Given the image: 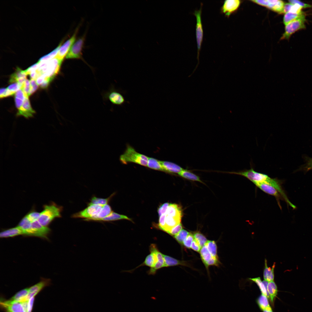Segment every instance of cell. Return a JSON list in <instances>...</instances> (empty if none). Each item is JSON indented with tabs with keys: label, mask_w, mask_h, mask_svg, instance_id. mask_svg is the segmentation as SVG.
<instances>
[{
	"label": "cell",
	"mask_w": 312,
	"mask_h": 312,
	"mask_svg": "<svg viewBox=\"0 0 312 312\" xmlns=\"http://www.w3.org/2000/svg\"><path fill=\"white\" fill-rule=\"evenodd\" d=\"M51 231L50 228L42 225L37 220L31 222L30 228L26 233L25 235L38 237L48 239V236Z\"/></svg>",
	"instance_id": "cell-3"
},
{
	"label": "cell",
	"mask_w": 312,
	"mask_h": 312,
	"mask_svg": "<svg viewBox=\"0 0 312 312\" xmlns=\"http://www.w3.org/2000/svg\"><path fill=\"white\" fill-rule=\"evenodd\" d=\"M194 239L193 235L192 233H189L183 241V244L187 248H190Z\"/></svg>",
	"instance_id": "cell-40"
},
{
	"label": "cell",
	"mask_w": 312,
	"mask_h": 312,
	"mask_svg": "<svg viewBox=\"0 0 312 312\" xmlns=\"http://www.w3.org/2000/svg\"><path fill=\"white\" fill-rule=\"evenodd\" d=\"M166 215L163 214L160 216L159 220L158 227L159 229L163 231L165 225V220Z\"/></svg>",
	"instance_id": "cell-50"
},
{
	"label": "cell",
	"mask_w": 312,
	"mask_h": 312,
	"mask_svg": "<svg viewBox=\"0 0 312 312\" xmlns=\"http://www.w3.org/2000/svg\"><path fill=\"white\" fill-rule=\"evenodd\" d=\"M307 162L303 168V170L307 172L312 169V158H307Z\"/></svg>",
	"instance_id": "cell-51"
},
{
	"label": "cell",
	"mask_w": 312,
	"mask_h": 312,
	"mask_svg": "<svg viewBox=\"0 0 312 312\" xmlns=\"http://www.w3.org/2000/svg\"><path fill=\"white\" fill-rule=\"evenodd\" d=\"M205 245L212 257L218 258L217 255V247L215 242L214 241L207 240Z\"/></svg>",
	"instance_id": "cell-34"
},
{
	"label": "cell",
	"mask_w": 312,
	"mask_h": 312,
	"mask_svg": "<svg viewBox=\"0 0 312 312\" xmlns=\"http://www.w3.org/2000/svg\"><path fill=\"white\" fill-rule=\"evenodd\" d=\"M253 183L257 187L264 192L275 197L278 201L279 205L281 207L279 200H283L284 199L276 189L272 185L266 183Z\"/></svg>",
	"instance_id": "cell-12"
},
{
	"label": "cell",
	"mask_w": 312,
	"mask_h": 312,
	"mask_svg": "<svg viewBox=\"0 0 312 312\" xmlns=\"http://www.w3.org/2000/svg\"><path fill=\"white\" fill-rule=\"evenodd\" d=\"M240 3L239 0H225L221 8V12L226 16L229 17L238 9Z\"/></svg>",
	"instance_id": "cell-14"
},
{
	"label": "cell",
	"mask_w": 312,
	"mask_h": 312,
	"mask_svg": "<svg viewBox=\"0 0 312 312\" xmlns=\"http://www.w3.org/2000/svg\"><path fill=\"white\" fill-rule=\"evenodd\" d=\"M20 235H23L22 231L18 226L5 230L0 233L1 238L12 237Z\"/></svg>",
	"instance_id": "cell-21"
},
{
	"label": "cell",
	"mask_w": 312,
	"mask_h": 312,
	"mask_svg": "<svg viewBox=\"0 0 312 312\" xmlns=\"http://www.w3.org/2000/svg\"><path fill=\"white\" fill-rule=\"evenodd\" d=\"M34 296L31 298L28 301L27 312H31L34 300Z\"/></svg>",
	"instance_id": "cell-53"
},
{
	"label": "cell",
	"mask_w": 312,
	"mask_h": 312,
	"mask_svg": "<svg viewBox=\"0 0 312 312\" xmlns=\"http://www.w3.org/2000/svg\"><path fill=\"white\" fill-rule=\"evenodd\" d=\"M0 305L6 311L12 312H26L24 309L22 302L10 300L1 301Z\"/></svg>",
	"instance_id": "cell-13"
},
{
	"label": "cell",
	"mask_w": 312,
	"mask_h": 312,
	"mask_svg": "<svg viewBox=\"0 0 312 312\" xmlns=\"http://www.w3.org/2000/svg\"><path fill=\"white\" fill-rule=\"evenodd\" d=\"M62 62L56 57L47 61V70L44 74L46 77L50 81L53 79L59 71Z\"/></svg>",
	"instance_id": "cell-9"
},
{
	"label": "cell",
	"mask_w": 312,
	"mask_h": 312,
	"mask_svg": "<svg viewBox=\"0 0 312 312\" xmlns=\"http://www.w3.org/2000/svg\"><path fill=\"white\" fill-rule=\"evenodd\" d=\"M161 163L164 171L170 173L178 174L183 169L179 165L171 162L161 161Z\"/></svg>",
	"instance_id": "cell-17"
},
{
	"label": "cell",
	"mask_w": 312,
	"mask_h": 312,
	"mask_svg": "<svg viewBox=\"0 0 312 312\" xmlns=\"http://www.w3.org/2000/svg\"><path fill=\"white\" fill-rule=\"evenodd\" d=\"M305 19H300L293 21L285 25V31L281 39H288L291 36L297 31L305 28Z\"/></svg>",
	"instance_id": "cell-6"
},
{
	"label": "cell",
	"mask_w": 312,
	"mask_h": 312,
	"mask_svg": "<svg viewBox=\"0 0 312 312\" xmlns=\"http://www.w3.org/2000/svg\"><path fill=\"white\" fill-rule=\"evenodd\" d=\"M121 219H126L131 221V219L125 216L112 212L108 216L104 218L97 220L96 221L109 222Z\"/></svg>",
	"instance_id": "cell-26"
},
{
	"label": "cell",
	"mask_w": 312,
	"mask_h": 312,
	"mask_svg": "<svg viewBox=\"0 0 312 312\" xmlns=\"http://www.w3.org/2000/svg\"><path fill=\"white\" fill-rule=\"evenodd\" d=\"M62 209V206L55 203L44 205L38 221L42 225L47 226L54 218L61 217V213Z\"/></svg>",
	"instance_id": "cell-2"
},
{
	"label": "cell",
	"mask_w": 312,
	"mask_h": 312,
	"mask_svg": "<svg viewBox=\"0 0 312 312\" xmlns=\"http://www.w3.org/2000/svg\"><path fill=\"white\" fill-rule=\"evenodd\" d=\"M164 267H165L164 264L159 261H157L153 267L150 268L148 271L147 273L149 275H154L156 273L157 270Z\"/></svg>",
	"instance_id": "cell-39"
},
{
	"label": "cell",
	"mask_w": 312,
	"mask_h": 312,
	"mask_svg": "<svg viewBox=\"0 0 312 312\" xmlns=\"http://www.w3.org/2000/svg\"><path fill=\"white\" fill-rule=\"evenodd\" d=\"M31 88L29 93V95H31L34 93L37 89L38 88V85L35 79H31L30 81Z\"/></svg>",
	"instance_id": "cell-49"
},
{
	"label": "cell",
	"mask_w": 312,
	"mask_h": 312,
	"mask_svg": "<svg viewBox=\"0 0 312 312\" xmlns=\"http://www.w3.org/2000/svg\"><path fill=\"white\" fill-rule=\"evenodd\" d=\"M6 312H11V311H7V310H6Z\"/></svg>",
	"instance_id": "cell-58"
},
{
	"label": "cell",
	"mask_w": 312,
	"mask_h": 312,
	"mask_svg": "<svg viewBox=\"0 0 312 312\" xmlns=\"http://www.w3.org/2000/svg\"><path fill=\"white\" fill-rule=\"evenodd\" d=\"M289 3L293 4H297L302 8H306L312 7V6L310 5L304 3L301 1L297 0H289Z\"/></svg>",
	"instance_id": "cell-48"
},
{
	"label": "cell",
	"mask_w": 312,
	"mask_h": 312,
	"mask_svg": "<svg viewBox=\"0 0 312 312\" xmlns=\"http://www.w3.org/2000/svg\"><path fill=\"white\" fill-rule=\"evenodd\" d=\"M182 229V225L181 223L171 229L168 233L171 236H174L178 234Z\"/></svg>",
	"instance_id": "cell-42"
},
{
	"label": "cell",
	"mask_w": 312,
	"mask_h": 312,
	"mask_svg": "<svg viewBox=\"0 0 312 312\" xmlns=\"http://www.w3.org/2000/svg\"><path fill=\"white\" fill-rule=\"evenodd\" d=\"M249 279L257 285L261 291V294L264 295L268 298L267 291V286L268 282L265 280L261 281L260 277L249 278Z\"/></svg>",
	"instance_id": "cell-25"
},
{
	"label": "cell",
	"mask_w": 312,
	"mask_h": 312,
	"mask_svg": "<svg viewBox=\"0 0 312 312\" xmlns=\"http://www.w3.org/2000/svg\"><path fill=\"white\" fill-rule=\"evenodd\" d=\"M165 267L176 266L179 265H185L187 263L185 262L177 260L170 256L164 255Z\"/></svg>",
	"instance_id": "cell-27"
},
{
	"label": "cell",
	"mask_w": 312,
	"mask_h": 312,
	"mask_svg": "<svg viewBox=\"0 0 312 312\" xmlns=\"http://www.w3.org/2000/svg\"><path fill=\"white\" fill-rule=\"evenodd\" d=\"M202 4L199 10H195L194 14L196 17V36L197 47V59L198 60L199 53L203 38V30L201 21Z\"/></svg>",
	"instance_id": "cell-5"
},
{
	"label": "cell",
	"mask_w": 312,
	"mask_h": 312,
	"mask_svg": "<svg viewBox=\"0 0 312 312\" xmlns=\"http://www.w3.org/2000/svg\"><path fill=\"white\" fill-rule=\"evenodd\" d=\"M148 158L145 155L137 152L131 146L127 145L124 153L120 156V160L123 164L132 162L147 166Z\"/></svg>",
	"instance_id": "cell-1"
},
{
	"label": "cell",
	"mask_w": 312,
	"mask_h": 312,
	"mask_svg": "<svg viewBox=\"0 0 312 312\" xmlns=\"http://www.w3.org/2000/svg\"><path fill=\"white\" fill-rule=\"evenodd\" d=\"M219 263L220 262L218 258L212 256L210 259L206 263L205 265L207 268L209 266H218Z\"/></svg>",
	"instance_id": "cell-47"
},
{
	"label": "cell",
	"mask_w": 312,
	"mask_h": 312,
	"mask_svg": "<svg viewBox=\"0 0 312 312\" xmlns=\"http://www.w3.org/2000/svg\"><path fill=\"white\" fill-rule=\"evenodd\" d=\"M27 75L25 70L17 68L16 71L11 75L9 82L12 83L18 82L22 86L26 79Z\"/></svg>",
	"instance_id": "cell-16"
},
{
	"label": "cell",
	"mask_w": 312,
	"mask_h": 312,
	"mask_svg": "<svg viewBox=\"0 0 312 312\" xmlns=\"http://www.w3.org/2000/svg\"><path fill=\"white\" fill-rule=\"evenodd\" d=\"M300 19H305V14L303 12L298 13L289 12L285 14L283 22L286 25L291 22Z\"/></svg>",
	"instance_id": "cell-18"
},
{
	"label": "cell",
	"mask_w": 312,
	"mask_h": 312,
	"mask_svg": "<svg viewBox=\"0 0 312 312\" xmlns=\"http://www.w3.org/2000/svg\"><path fill=\"white\" fill-rule=\"evenodd\" d=\"M200 252L202 260L205 265L212 256L205 245L201 248Z\"/></svg>",
	"instance_id": "cell-36"
},
{
	"label": "cell",
	"mask_w": 312,
	"mask_h": 312,
	"mask_svg": "<svg viewBox=\"0 0 312 312\" xmlns=\"http://www.w3.org/2000/svg\"><path fill=\"white\" fill-rule=\"evenodd\" d=\"M252 1L259 5L266 7L279 14H283L285 4L282 1L279 0H256Z\"/></svg>",
	"instance_id": "cell-7"
},
{
	"label": "cell",
	"mask_w": 312,
	"mask_h": 312,
	"mask_svg": "<svg viewBox=\"0 0 312 312\" xmlns=\"http://www.w3.org/2000/svg\"><path fill=\"white\" fill-rule=\"evenodd\" d=\"M109 99L112 103L117 105H121L127 102L120 92L115 90H113L109 93Z\"/></svg>",
	"instance_id": "cell-20"
},
{
	"label": "cell",
	"mask_w": 312,
	"mask_h": 312,
	"mask_svg": "<svg viewBox=\"0 0 312 312\" xmlns=\"http://www.w3.org/2000/svg\"><path fill=\"white\" fill-rule=\"evenodd\" d=\"M31 85L30 81L26 79L22 87L21 88L25 94L27 96H29Z\"/></svg>",
	"instance_id": "cell-43"
},
{
	"label": "cell",
	"mask_w": 312,
	"mask_h": 312,
	"mask_svg": "<svg viewBox=\"0 0 312 312\" xmlns=\"http://www.w3.org/2000/svg\"><path fill=\"white\" fill-rule=\"evenodd\" d=\"M114 194H112L109 197L105 198H98L93 196L91 198L90 201L88 203V205H96L103 206L107 204Z\"/></svg>",
	"instance_id": "cell-29"
},
{
	"label": "cell",
	"mask_w": 312,
	"mask_h": 312,
	"mask_svg": "<svg viewBox=\"0 0 312 312\" xmlns=\"http://www.w3.org/2000/svg\"><path fill=\"white\" fill-rule=\"evenodd\" d=\"M191 248L197 252H200L201 249L198 243L194 239L192 243Z\"/></svg>",
	"instance_id": "cell-52"
},
{
	"label": "cell",
	"mask_w": 312,
	"mask_h": 312,
	"mask_svg": "<svg viewBox=\"0 0 312 312\" xmlns=\"http://www.w3.org/2000/svg\"><path fill=\"white\" fill-rule=\"evenodd\" d=\"M84 36L80 37L74 43L66 56L67 59H81L85 39Z\"/></svg>",
	"instance_id": "cell-8"
},
{
	"label": "cell",
	"mask_w": 312,
	"mask_h": 312,
	"mask_svg": "<svg viewBox=\"0 0 312 312\" xmlns=\"http://www.w3.org/2000/svg\"><path fill=\"white\" fill-rule=\"evenodd\" d=\"M62 44V42H61L58 46L53 51L41 58L39 59L38 62H41L48 61L55 57L58 54Z\"/></svg>",
	"instance_id": "cell-35"
},
{
	"label": "cell",
	"mask_w": 312,
	"mask_h": 312,
	"mask_svg": "<svg viewBox=\"0 0 312 312\" xmlns=\"http://www.w3.org/2000/svg\"><path fill=\"white\" fill-rule=\"evenodd\" d=\"M147 167L152 169L164 171L161 161L153 158H148Z\"/></svg>",
	"instance_id": "cell-31"
},
{
	"label": "cell",
	"mask_w": 312,
	"mask_h": 312,
	"mask_svg": "<svg viewBox=\"0 0 312 312\" xmlns=\"http://www.w3.org/2000/svg\"><path fill=\"white\" fill-rule=\"evenodd\" d=\"M165 214L172 217H182L183 216L181 207L175 204H170Z\"/></svg>",
	"instance_id": "cell-19"
},
{
	"label": "cell",
	"mask_w": 312,
	"mask_h": 312,
	"mask_svg": "<svg viewBox=\"0 0 312 312\" xmlns=\"http://www.w3.org/2000/svg\"><path fill=\"white\" fill-rule=\"evenodd\" d=\"M267 291L268 298L273 304L278 292L277 285L273 281L268 282L267 286Z\"/></svg>",
	"instance_id": "cell-23"
},
{
	"label": "cell",
	"mask_w": 312,
	"mask_h": 312,
	"mask_svg": "<svg viewBox=\"0 0 312 312\" xmlns=\"http://www.w3.org/2000/svg\"><path fill=\"white\" fill-rule=\"evenodd\" d=\"M103 206L96 205H88V207L83 210L73 214L72 217L84 218V220L88 221L94 218L100 211Z\"/></svg>",
	"instance_id": "cell-4"
},
{
	"label": "cell",
	"mask_w": 312,
	"mask_h": 312,
	"mask_svg": "<svg viewBox=\"0 0 312 312\" xmlns=\"http://www.w3.org/2000/svg\"><path fill=\"white\" fill-rule=\"evenodd\" d=\"M35 113V111L31 106L28 96H26L22 106L18 110L17 115L22 116L26 118H29L32 116Z\"/></svg>",
	"instance_id": "cell-15"
},
{
	"label": "cell",
	"mask_w": 312,
	"mask_h": 312,
	"mask_svg": "<svg viewBox=\"0 0 312 312\" xmlns=\"http://www.w3.org/2000/svg\"><path fill=\"white\" fill-rule=\"evenodd\" d=\"M29 292V288H27L18 291L10 300L18 302L25 301V299Z\"/></svg>",
	"instance_id": "cell-30"
},
{
	"label": "cell",
	"mask_w": 312,
	"mask_h": 312,
	"mask_svg": "<svg viewBox=\"0 0 312 312\" xmlns=\"http://www.w3.org/2000/svg\"><path fill=\"white\" fill-rule=\"evenodd\" d=\"M50 283V279L42 278L40 282L29 288V292L25 301H28L31 298L35 296L44 288L48 286Z\"/></svg>",
	"instance_id": "cell-11"
},
{
	"label": "cell",
	"mask_w": 312,
	"mask_h": 312,
	"mask_svg": "<svg viewBox=\"0 0 312 312\" xmlns=\"http://www.w3.org/2000/svg\"><path fill=\"white\" fill-rule=\"evenodd\" d=\"M38 68V62L34 64V65L31 66L27 69L25 70L26 73L27 75L29 74V73L31 71L37 70Z\"/></svg>",
	"instance_id": "cell-54"
},
{
	"label": "cell",
	"mask_w": 312,
	"mask_h": 312,
	"mask_svg": "<svg viewBox=\"0 0 312 312\" xmlns=\"http://www.w3.org/2000/svg\"><path fill=\"white\" fill-rule=\"evenodd\" d=\"M267 298V296L261 294L257 300V303L262 311L271 308Z\"/></svg>",
	"instance_id": "cell-33"
},
{
	"label": "cell",
	"mask_w": 312,
	"mask_h": 312,
	"mask_svg": "<svg viewBox=\"0 0 312 312\" xmlns=\"http://www.w3.org/2000/svg\"><path fill=\"white\" fill-rule=\"evenodd\" d=\"M46 78L45 75L43 74L38 77L36 79V81L38 85L40 86L44 81Z\"/></svg>",
	"instance_id": "cell-56"
},
{
	"label": "cell",
	"mask_w": 312,
	"mask_h": 312,
	"mask_svg": "<svg viewBox=\"0 0 312 312\" xmlns=\"http://www.w3.org/2000/svg\"><path fill=\"white\" fill-rule=\"evenodd\" d=\"M275 265V263H274L272 268L268 267L267 260L265 259V267L263 273L264 280L268 282L273 281L274 278V270Z\"/></svg>",
	"instance_id": "cell-22"
},
{
	"label": "cell",
	"mask_w": 312,
	"mask_h": 312,
	"mask_svg": "<svg viewBox=\"0 0 312 312\" xmlns=\"http://www.w3.org/2000/svg\"><path fill=\"white\" fill-rule=\"evenodd\" d=\"M40 213L33 211L29 213L26 215L29 220L32 222L38 220Z\"/></svg>",
	"instance_id": "cell-41"
},
{
	"label": "cell",
	"mask_w": 312,
	"mask_h": 312,
	"mask_svg": "<svg viewBox=\"0 0 312 312\" xmlns=\"http://www.w3.org/2000/svg\"><path fill=\"white\" fill-rule=\"evenodd\" d=\"M78 30L77 28L75 33L72 36L66 40L60 47L56 57L60 60L62 61L64 58L66 56L72 46L75 42L76 36Z\"/></svg>",
	"instance_id": "cell-10"
},
{
	"label": "cell",
	"mask_w": 312,
	"mask_h": 312,
	"mask_svg": "<svg viewBox=\"0 0 312 312\" xmlns=\"http://www.w3.org/2000/svg\"><path fill=\"white\" fill-rule=\"evenodd\" d=\"M14 93L7 88H1L0 89V97L1 98L7 97L12 95Z\"/></svg>",
	"instance_id": "cell-45"
},
{
	"label": "cell",
	"mask_w": 312,
	"mask_h": 312,
	"mask_svg": "<svg viewBox=\"0 0 312 312\" xmlns=\"http://www.w3.org/2000/svg\"><path fill=\"white\" fill-rule=\"evenodd\" d=\"M169 205V203H166L159 207L158 209V213L159 217L166 213Z\"/></svg>",
	"instance_id": "cell-44"
},
{
	"label": "cell",
	"mask_w": 312,
	"mask_h": 312,
	"mask_svg": "<svg viewBox=\"0 0 312 312\" xmlns=\"http://www.w3.org/2000/svg\"><path fill=\"white\" fill-rule=\"evenodd\" d=\"M292 4L290 3H285L283 8V14H286L289 12L291 10Z\"/></svg>",
	"instance_id": "cell-55"
},
{
	"label": "cell",
	"mask_w": 312,
	"mask_h": 312,
	"mask_svg": "<svg viewBox=\"0 0 312 312\" xmlns=\"http://www.w3.org/2000/svg\"><path fill=\"white\" fill-rule=\"evenodd\" d=\"M193 236L194 239L198 243L201 248L205 245L207 241L205 236L199 232L195 233Z\"/></svg>",
	"instance_id": "cell-38"
},
{
	"label": "cell",
	"mask_w": 312,
	"mask_h": 312,
	"mask_svg": "<svg viewBox=\"0 0 312 312\" xmlns=\"http://www.w3.org/2000/svg\"><path fill=\"white\" fill-rule=\"evenodd\" d=\"M178 174L181 177L185 179L203 183L199 177L187 170L183 169Z\"/></svg>",
	"instance_id": "cell-28"
},
{
	"label": "cell",
	"mask_w": 312,
	"mask_h": 312,
	"mask_svg": "<svg viewBox=\"0 0 312 312\" xmlns=\"http://www.w3.org/2000/svg\"><path fill=\"white\" fill-rule=\"evenodd\" d=\"M113 212L111 207L108 204L103 205L98 214L92 219L88 221H95L97 220L104 218Z\"/></svg>",
	"instance_id": "cell-24"
},
{
	"label": "cell",
	"mask_w": 312,
	"mask_h": 312,
	"mask_svg": "<svg viewBox=\"0 0 312 312\" xmlns=\"http://www.w3.org/2000/svg\"><path fill=\"white\" fill-rule=\"evenodd\" d=\"M26 97L23 91L21 89H19L16 92L15 101L16 107L18 110L22 106Z\"/></svg>",
	"instance_id": "cell-32"
},
{
	"label": "cell",
	"mask_w": 312,
	"mask_h": 312,
	"mask_svg": "<svg viewBox=\"0 0 312 312\" xmlns=\"http://www.w3.org/2000/svg\"><path fill=\"white\" fill-rule=\"evenodd\" d=\"M263 312H273L271 308L268 309L263 311Z\"/></svg>",
	"instance_id": "cell-57"
},
{
	"label": "cell",
	"mask_w": 312,
	"mask_h": 312,
	"mask_svg": "<svg viewBox=\"0 0 312 312\" xmlns=\"http://www.w3.org/2000/svg\"><path fill=\"white\" fill-rule=\"evenodd\" d=\"M189 233L186 230L182 229L178 234L174 236V237L179 243L183 244V241Z\"/></svg>",
	"instance_id": "cell-37"
},
{
	"label": "cell",
	"mask_w": 312,
	"mask_h": 312,
	"mask_svg": "<svg viewBox=\"0 0 312 312\" xmlns=\"http://www.w3.org/2000/svg\"><path fill=\"white\" fill-rule=\"evenodd\" d=\"M22 85L18 82H15L11 84L7 88L12 92L15 93L21 88Z\"/></svg>",
	"instance_id": "cell-46"
}]
</instances>
